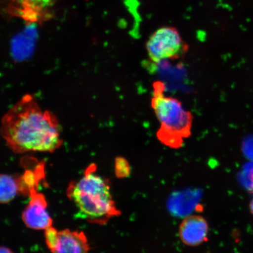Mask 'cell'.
<instances>
[{
  "instance_id": "8fae6325",
  "label": "cell",
  "mask_w": 253,
  "mask_h": 253,
  "mask_svg": "<svg viewBox=\"0 0 253 253\" xmlns=\"http://www.w3.org/2000/svg\"><path fill=\"white\" fill-rule=\"evenodd\" d=\"M12 251L5 247L0 246V253H12Z\"/></svg>"
},
{
  "instance_id": "ba28073f",
  "label": "cell",
  "mask_w": 253,
  "mask_h": 253,
  "mask_svg": "<svg viewBox=\"0 0 253 253\" xmlns=\"http://www.w3.org/2000/svg\"><path fill=\"white\" fill-rule=\"evenodd\" d=\"M209 225L199 215H191L183 220L179 227V236L183 244L196 247L208 240Z\"/></svg>"
},
{
  "instance_id": "4fadbf2b",
  "label": "cell",
  "mask_w": 253,
  "mask_h": 253,
  "mask_svg": "<svg viewBox=\"0 0 253 253\" xmlns=\"http://www.w3.org/2000/svg\"></svg>"
},
{
  "instance_id": "7a4b0ae2",
  "label": "cell",
  "mask_w": 253,
  "mask_h": 253,
  "mask_svg": "<svg viewBox=\"0 0 253 253\" xmlns=\"http://www.w3.org/2000/svg\"><path fill=\"white\" fill-rule=\"evenodd\" d=\"M66 194L78 210V217L89 222L105 224L111 217L118 216L109 183L96 173V166L91 164L81 178L69 183Z\"/></svg>"
},
{
  "instance_id": "3957f363",
  "label": "cell",
  "mask_w": 253,
  "mask_h": 253,
  "mask_svg": "<svg viewBox=\"0 0 253 253\" xmlns=\"http://www.w3.org/2000/svg\"><path fill=\"white\" fill-rule=\"evenodd\" d=\"M153 88L151 106L160 123L157 134L158 140L167 146L179 148L191 135L194 117L181 101L167 96L163 82H154Z\"/></svg>"
},
{
  "instance_id": "52a82bcc",
  "label": "cell",
  "mask_w": 253,
  "mask_h": 253,
  "mask_svg": "<svg viewBox=\"0 0 253 253\" xmlns=\"http://www.w3.org/2000/svg\"><path fill=\"white\" fill-rule=\"evenodd\" d=\"M45 196L37 191L31 195L30 201L22 214L25 225L31 229L44 230L52 226L53 220L47 211Z\"/></svg>"
},
{
  "instance_id": "8992f818",
  "label": "cell",
  "mask_w": 253,
  "mask_h": 253,
  "mask_svg": "<svg viewBox=\"0 0 253 253\" xmlns=\"http://www.w3.org/2000/svg\"><path fill=\"white\" fill-rule=\"evenodd\" d=\"M60 0H7L8 13L31 23H41L49 18L50 9Z\"/></svg>"
},
{
  "instance_id": "30bf717a",
  "label": "cell",
  "mask_w": 253,
  "mask_h": 253,
  "mask_svg": "<svg viewBox=\"0 0 253 253\" xmlns=\"http://www.w3.org/2000/svg\"><path fill=\"white\" fill-rule=\"evenodd\" d=\"M115 172L119 178H127L131 174V167L128 161L123 157L117 158L115 163Z\"/></svg>"
},
{
  "instance_id": "7c38bea8",
  "label": "cell",
  "mask_w": 253,
  "mask_h": 253,
  "mask_svg": "<svg viewBox=\"0 0 253 253\" xmlns=\"http://www.w3.org/2000/svg\"><path fill=\"white\" fill-rule=\"evenodd\" d=\"M249 209L250 211H251V213L253 215V198L252 199V200L251 202V203H250L249 205Z\"/></svg>"
},
{
  "instance_id": "277c9868",
  "label": "cell",
  "mask_w": 253,
  "mask_h": 253,
  "mask_svg": "<svg viewBox=\"0 0 253 253\" xmlns=\"http://www.w3.org/2000/svg\"><path fill=\"white\" fill-rule=\"evenodd\" d=\"M148 59L152 64L183 59L189 51V45L176 28L163 27L157 30L145 44Z\"/></svg>"
},
{
  "instance_id": "6da1fadb",
  "label": "cell",
  "mask_w": 253,
  "mask_h": 253,
  "mask_svg": "<svg viewBox=\"0 0 253 253\" xmlns=\"http://www.w3.org/2000/svg\"><path fill=\"white\" fill-rule=\"evenodd\" d=\"M0 134L15 154L53 153L63 142L56 117L43 109L30 94H25L3 116Z\"/></svg>"
},
{
  "instance_id": "5b68a950",
  "label": "cell",
  "mask_w": 253,
  "mask_h": 253,
  "mask_svg": "<svg viewBox=\"0 0 253 253\" xmlns=\"http://www.w3.org/2000/svg\"><path fill=\"white\" fill-rule=\"evenodd\" d=\"M47 248L52 253H87L91 249L83 232L64 229L58 231L52 226L45 230Z\"/></svg>"
},
{
  "instance_id": "9c48e42d",
  "label": "cell",
  "mask_w": 253,
  "mask_h": 253,
  "mask_svg": "<svg viewBox=\"0 0 253 253\" xmlns=\"http://www.w3.org/2000/svg\"><path fill=\"white\" fill-rule=\"evenodd\" d=\"M21 195L19 176L0 174V204H7Z\"/></svg>"
}]
</instances>
